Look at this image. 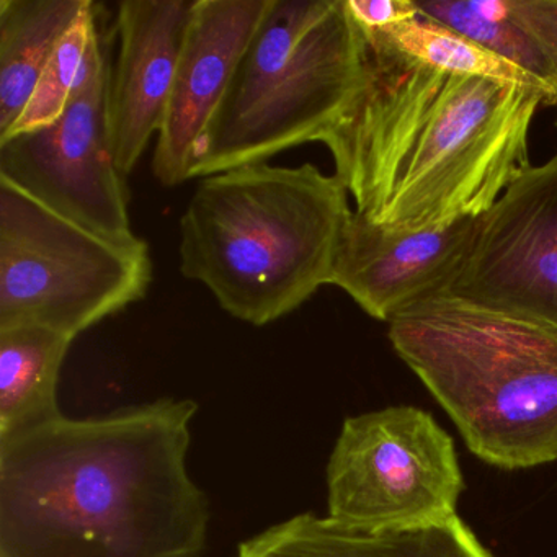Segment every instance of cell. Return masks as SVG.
Wrapping results in <instances>:
<instances>
[{"label":"cell","instance_id":"obj_1","mask_svg":"<svg viewBox=\"0 0 557 557\" xmlns=\"http://www.w3.org/2000/svg\"><path fill=\"white\" fill-rule=\"evenodd\" d=\"M197 412L162 397L0 436V557H200L211 513L187 466Z\"/></svg>","mask_w":557,"mask_h":557},{"label":"cell","instance_id":"obj_2","mask_svg":"<svg viewBox=\"0 0 557 557\" xmlns=\"http://www.w3.org/2000/svg\"><path fill=\"white\" fill-rule=\"evenodd\" d=\"M367 38L364 83L324 141L355 211L417 233L487 213L530 162L541 90L446 73Z\"/></svg>","mask_w":557,"mask_h":557},{"label":"cell","instance_id":"obj_3","mask_svg":"<svg viewBox=\"0 0 557 557\" xmlns=\"http://www.w3.org/2000/svg\"><path fill=\"white\" fill-rule=\"evenodd\" d=\"M347 188L318 165H244L201 178L181 218L182 275L231 318L272 324L332 285L351 214Z\"/></svg>","mask_w":557,"mask_h":557},{"label":"cell","instance_id":"obj_4","mask_svg":"<svg viewBox=\"0 0 557 557\" xmlns=\"http://www.w3.org/2000/svg\"><path fill=\"white\" fill-rule=\"evenodd\" d=\"M389 341L488 465L557 459V334L451 295L389 322Z\"/></svg>","mask_w":557,"mask_h":557},{"label":"cell","instance_id":"obj_5","mask_svg":"<svg viewBox=\"0 0 557 557\" xmlns=\"http://www.w3.org/2000/svg\"><path fill=\"white\" fill-rule=\"evenodd\" d=\"M364 54L347 0H272L198 145L190 181L324 145L363 86Z\"/></svg>","mask_w":557,"mask_h":557},{"label":"cell","instance_id":"obj_6","mask_svg":"<svg viewBox=\"0 0 557 557\" xmlns=\"http://www.w3.org/2000/svg\"><path fill=\"white\" fill-rule=\"evenodd\" d=\"M151 282L146 240L102 236L0 178V331L34 325L76 341Z\"/></svg>","mask_w":557,"mask_h":557},{"label":"cell","instance_id":"obj_7","mask_svg":"<svg viewBox=\"0 0 557 557\" xmlns=\"http://www.w3.org/2000/svg\"><path fill=\"white\" fill-rule=\"evenodd\" d=\"M465 487L451 436L419 407L348 417L327 462L329 517L363 530L449 520Z\"/></svg>","mask_w":557,"mask_h":557},{"label":"cell","instance_id":"obj_8","mask_svg":"<svg viewBox=\"0 0 557 557\" xmlns=\"http://www.w3.org/2000/svg\"><path fill=\"white\" fill-rule=\"evenodd\" d=\"M109 53L97 35L63 115L0 141V178L81 226L129 239L128 194L110 138Z\"/></svg>","mask_w":557,"mask_h":557},{"label":"cell","instance_id":"obj_9","mask_svg":"<svg viewBox=\"0 0 557 557\" xmlns=\"http://www.w3.org/2000/svg\"><path fill=\"white\" fill-rule=\"evenodd\" d=\"M445 295L557 334V152L475 218L468 256Z\"/></svg>","mask_w":557,"mask_h":557},{"label":"cell","instance_id":"obj_10","mask_svg":"<svg viewBox=\"0 0 557 557\" xmlns=\"http://www.w3.org/2000/svg\"><path fill=\"white\" fill-rule=\"evenodd\" d=\"M272 0H195L152 174L164 187L190 181L195 152L216 119Z\"/></svg>","mask_w":557,"mask_h":557},{"label":"cell","instance_id":"obj_11","mask_svg":"<svg viewBox=\"0 0 557 557\" xmlns=\"http://www.w3.org/2000/svg\"><path fill=\"white\" fill-rule=\"evenodd\" d=\"M475 218L449 226L403 233L351 211L342 234L332 285L368 315L389 324L397 314L445 295L474 237Z\"/></svg>","mask_w":557,"mask_h":557},{"label":"cell","instance_id":"obj_12","mask_svg":"<svg viewBox=\"0 0 557 557\" xmlns=\"http://www.w3.org/2000/svg\"><path fill=\"white\" fill-rule=\"evenodd\" d=\"M195 0H125L119 5V63L109 120L113 158L133 174L164 122Z\"/></svg>","mask_w":557,"mask_h":557},{"label":"cell","instance_id":"obj_13","mask_svg":"<svg viewBox=\"0 0 557 557\" xmlns=\"http://www.w3.org/2000/svg\"><path fill=\"white\" fill-rule=\"evenodd\" d=\"M237 557L494 556L458 515L419 527L363 530L306 511L243 541Z\"/></svg>","mask_w":557,"mask_h":557},{"label":"cell","instance_id":"obj_14","mask_svg":"<svg viewBox=\"0 0 557 557\" xmlns=\"http://www.w3.org/2000/svg\"><path fill=\"white\" fill-rule=\"evenodd\" d=\"M90 0H0V138L18 122Z\"/></svg>","mask_w":557,"mask_h":557},{"label":"cell","instance_id":"obj_15","mask_svg":"<svg viewBox=\"0 0 557 557\" xmlns=\"http://www.w3.org/2000/svg\"><path fill=\"white\" fill-rule=\"evenodd\" d=\"M73 342L34 325L0 331V436L61 416L58 383Z\"/></svg>","mask_w":557,"mask_h":557},{"label":"cell","instance_id":"obj_16","mask_svg":"<svg viewBox=\"0 0 557 557\" xmlns=\"http://www.w3.org/2000/svg\"><path fill=\"white\" fill-rule=\"evenodd\" d=\"M370 32L380 35L387 45L420 63L446 73L485 77L541 90L549 97L550 107L554 106L553 92L543 83L466 35L438 22L419 15L413 21Z\"/></svg>","mask_w":557,"mask_h":557},{"label":"cell","instance_id":"obj_17","mask_svg":"<svg viewBox=\"0 0 557 557\" xmlns=\"http://www.w3.org/2000/svg\"><path fill=\"white\" fill-rule=\"evenodd\" d=\"M96 14V5L90 2L89 8L81 14L74 27L67 32L66 37L54 51L21 119L12 126L8 136L0 138V141L22 133L44 128L63 115L79 83L90 47L99 35Z\"/></svg>","mask_w":557,"mask_h":557},{"label":"cell","instance_id":"obj_18","mask_svg":"<svg viewBox=\"0 0 557 557\" xmlns=\"http://www.w3.org/2000/svg\"><path fill=\"white\" fill-rule=\"evenodd\" d=\"M502 5L530 41L536 77L553 92L557 110V0H502Z\"/></svg>","mask_w":557,"mask_h":557},{"label":"cell","instance_id":"obj_19","mask_svg":"<svg viewBox=\"0 0 557 557\" xmlns=\"http://www.w3.org/2000/svg\"><path fill=\"white\" fill-rule=\"evenodd\" d=\"M347 4L364 30H383L419 17L416 0H347Z\"/></svg>","mask_w":557,"mask_h":557}]
</instances>
